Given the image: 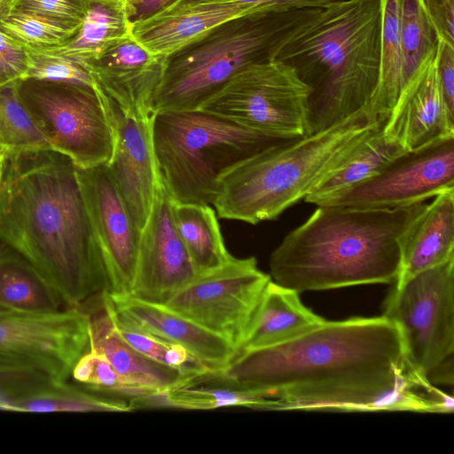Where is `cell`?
I'll return each mask as SVG.
<instances>
[{
	"mask_svg": "<svg viewBox=\"0 0 454 454\" xmlns=\"http://www.w3.org/2000/svg\"><path fill=\"white\" fill-rule=\"evenodd\" d=\"M129 35L131 25L125 14L123 0L98 1L90 4L79 30L71 39L59 46L41 48L89 63Z\"/></svg>",
	"mask_w": 454,
	"mask_h": 454,
	"instance_id": "25",
	"label": "cell"
},
{
	"mask_svg": "<svg viewBox=\"0 0 454 454\" xmlns=\"http://www.w3.org/2000/svg\"><path fill=\"white\" fill-rule=\"evenodd\" d=\"M452 189L454 135L403 152L376 175L322 205L393 208L424 202Z\"/></svg>",
	"mask_w": 454,
	"mask_h": 454,
	"instance_id": "12",
	"label": "cell"
},
{
	"mask_svg": "<svg viewBox=\"0 0 454 454\" xmlns=\"http://www.w3.org/2000/svg\"><path fill=\"white\" fill-rule=\"evenodd\" d=\"M90 0H6L0 12L18 9L69 25H81Z\"/></svg>",
	"mask_w": 454,
	"mask_h": 454,
	"instance_id": "35",
	"label": "cell"
},
{
	"mask_svg": "<svg viewBox=\"0 0 454 454\" xmlns=\"http://www.w3.org/2000/svg\"><path fill=\"white\" fill-rule=\"evenodd\" d=\"M381 7L379 77L369 104L386 121L406 82L400 37L401 0H381Z\"/></svg>",
	"mask_w": 454,
	"mask_h": 454,
	"instance_id": "27",
	"label": "cell"
},
{
	"mask_svg": "<svg viewBox=\"0 0 454 454\" xmlns=\"http://www.w3.org/2000/svg\"><path fill=\"white\" fill-rule=\"evenodd\" d=\"M193 2H233L260 8L264 12H290L321 6L336 0H181ZM180 2V1H179Z\"/></svg>",
	"mask_w": 454,
	"mask_h": 454,
	"instance_id": "38",
	"label": "cell"
},
{
	"mask_svg": "<svg viewBox=\"0 0 454 454\" xmlns=\"http://www.w3.org/2000/svg\"><path fill=\"white\" fill-rule=\"evenodd\" d=\"M0 145L6 153L52 149L20 100L17 81L0 86Z\"/></svg>",
	"mask_w": 454,
	"mask_h": 454,
	"instance_id": "30",
	"label": "cell"
},
{
	"mask_svg": "<svg viewBox=\"0 0 454 454\" xmlns=\"http://www.w3.org/2000/svg\"><path fill=\"white\" fill-rule=\"evenodd\" d=\"M17 90L53 150L79 168L110 163L114 119L109 98L97 82L89 86L26 79L17 81Z\"/></svg>",
	"mask_w": 454,
	"mask_h": 454,
	"instance_id": "9",
	"label": "cell"
},
{
	"mask_svg": "<svg viewBox=\"0 0 454 454\" xmlns=\"http://www.w3.org/2000/svg\"><path fill=\"white\" fill-rule=\"evenodd\" d=\"M267 13L233 2L180 1L150 19L131 25L133 38L152 54L168 57L230 20Z\"/></svg>",
	"mask_w": 454,
	"mask_h": 454,
	"instance_id": "18",
	"label": "cell"
},
{
	"mask_svg": "<svg viewBox=\"0 0 454 454\" xmlns=\"http://www.w3.org/2000/svg\"><path fill=\"white\" fill-rule=\"evenodd\" d=\"M221 373L274 402L273 411L436 412L431 384L408 366L385 317L324 320L285 343L237 356Z\"/></svg>",
	"mask_w": 454,
	"mask_h": 454,
	"instance_id": "1",
	"label": "cell"
},
{
	"mask_svg": "<svg viewBox=\"0 0 454 454\" xmlns=\"http://www.w3.org/2000/svg\"><path fill=\"white\" fill-rule=\"evenodd\" d=\"M426 206L319 205L271 253L270 276L298 294L393 284L400 271L402 238Z\"/></svg>",
	"mask_w": 454,
	"mask_h": 454,
	"instance_id": "4",
	"label": "cell"
},
{
	"mask_svg": "<svg viewBox=\"0 0 454 454\" xmlns=\"http://www.w3.org/2000/svg\"><path fill=\"white\" fill-rule=\"evenodd\" d=\"M298 12L230 20L166 57L152 113L199 110L240 69L268 58L271 44Z\"/></svg>",
	"mask_w": 454,
	"mask_h": 454,
	"instance_id": "7",
	"label": "cell"
},
{
	"mask_svg": "<svg viewBox=\"0 0 454 454\" xmlns=\"http://www.w3.org/2000/svg\"><path fill=\"white\" fill-rule=\"evenodd\" d=\"M384 123L367 103L328 128L269 146L219 177L212 207L220 218L228 220L256 224L275 219L304 200Z\"/></svg>",
	"mask_w": 454,
	"mask_h": 454,
	"instance_id": "5",
	"label": "cell"
},
{
	"mask_svg": "<svg viewBox=\"0 0 454 454\" xmlns=\"http://www.w3.org/2000/svg\"><path fill=\"white\" fill-rule=\"evenodd\" d=\"M110 297L116 312L131 325L183 346L212 372H223L236 356V350L225 340L162 304L129 294Z\"/></svg>",
	"mask_w": 454,
	"mask_h": 454,
	"instance_id": "20",
	"label": "cell"
},
{
	"mask_svg": "<svg viewBox=\"0 0 454 454\" xmlns=\"http://www.w3.org/2000/svg\"><path fill=\"white\" fill-rule=\"evenodd\" d=\"M454 258V189L434 197L401 240V265L395 282ZM394 282V283H395Z\"/></svg>",
	"mask_w": 454,
	"mask_h": 454,
	"instance_id": "21",
	"label": "cell"
},
{
	"mask_svg": "<svg viewBox=\"0 0 454 454\" xmlns=\"http://www.w3.org/2000/svg\"><path fill=\"white\" fill-rule=\"evenodd\" d=\"M89 348V315L82 308L0 315V358L29 363L58 383L67 381Z\"/></svg>",
	"mask_w": 454,
	"mask_h": 454,
	"instance_id": "13",
	"label": "cell"
},
{
	"mask_svg": "<svg viewBox=\"0 0 454 454\" xmlns=\"http://www.w3.org/2000/svg\"><path fill=\"white\" fill-rule=\"evenodd\" d=\"M26 68L25 45L0 28V86L20 80Z\"/></svg>",
	"mask_w": 454,
	"mask_h": 454,
	"instance_id": "36",
	"label": "cell"
},
{
	"mask_svg": "<svg viewBox=\"0 0 454 454\" xmlns=\"http://www.w3.org/2000/svg\"><path fill=\"white\" fill-rule=\"evenodd\" d=\"M438 74L445 103L454 114V46L447 44L444 40L438 61Z\"/></svg>",
	"mask_w": 454,
	"mask_h": 454,
	"instance_id": "39",
	"label": "cell"
},
{
	"mask_svg": "<svg viewBox=\"0 0 454 454\" xmlns=\"http://www.w3.org/2000/svg\"><path fill=\"white\" fill-rule=\"evenodd\" d=\"M0 241L28 261L67 309L108 291L106 260L77 167L58 151L6 154Z\"/></svg>",
	"mask_w": 454,
	"mask_h": 454,
	"instance_id": "2",
	"label": "cell"
},
{
	"mask_svg": "<svg viewBox=\"0 0 454 454\" xmlns=\"http://www.w3.org/2000/svg\"><path fill=\"white\" fill-rule=\"evenodd\" d=\"M80 308L89 315L90 348L101 354L142 395L161 394L189 380L179 371L144 356L117 332L107 292L91 298Z\"/></svg>",
	"mask_w": 454,
	"mask_h": 454,
	"instance_id": "19",
	"label": "cell"
},
{
	"mask_svg": "<svg viewBox=\"0 0 454 454\" xmlns=\"http://www.w3.org/2000/svg\"><path fill=\"white\" fill-rule=\"evenodd\" d=\"M6 0H0V10L2 9L4 4L5 3Z\"/></svg>",
	"mask_w": 454,
	"mask_h": 454,
	"instance_id": "43",
	"label": "cell"
},
{
	"mask_svg": "<svg viewBox=\"0 0 454 454\" xmlns=\"http://www.w3.org/2000/svg\"><path fill=\"white\" fill-rule=\"evenodd\" d=\"M27 68L20 80L32 79L94 86L95 80L78 59L27 46Z\"/></svg>",
	"mask_w": 454,
	"mask_h": 454,
	"instance_id": "34",
	"label": "cell"
},
{
	"mask_svg": "<svg viewBox=\"0 0 454 454\" xmlns=\"http://www.w3.org/2000/svg\"><path fill=\"white\" fill-rule=\"evenodd\" d=\"M152 138L160 179L170 198L210 206L224 172L284 141L200 109L153 113Z\"/></svg>",
	"mask_w": 454,
	"mask_h": 454,
	"instance_id": "6",
	"label": "cell"
},
{
	"mask_svg": "<svg viewBox=\"0 0 454 454\" xmlns=\"http://www.w3.org/2000/svg\"><path fill=\"white\" fill-rule=\"evenodd\" d=\"M0 305L27 313L67 309L35 268L13 249L0 257Z\"/></svg>",
	"mask_w": 454,
	"mask_h": 454,
	"instance_id": "26",
	"label": "cell"
},
{
	"mask_svg": "<svg viewBox=\"0 0 454 454\" xmlns=\"http://www.w3.org/2000/svg\"><path fill=\"white\" fill-rule=\"evenodd\" d=\"M135 408L130 399L95 393L67 382L15 399L10 411L21 412H128Z\"/></svg>",
	"mask_w": 454,
	"mask_h": 454,
	"instance_id": "28",
	"label": "cell"
},
{
	"mask_svg": "<svg viewBox=\"0 0 454 454\" xmlns=\"http://www.w3.org/2000/svg\"><path fill=\"white\" fill-rule=\"evenodd\" d=\"M380 127L369 133L333 171L304 198L305 202L322 205L347 189L376 175L404 150L387 139Z\"/></svg>",
	"mask_w": 454,
	"mask_h": 454,
	"instance_id": "23",
	"label": "cell"
},
{
	"mask_svg": "<svg viewBox=\"0 0 454 454\" xmlns=\"http://www.w3.org/2000/svg\"><path fill=\"white\" fill-rule=\"evenodd\" d=\"M381 0H336L299 11L268 58L294 66L310 87L311 132L369 103L379 77Z\"/></svg>",
	"mask_w": 454,
	"mask_h": 454,
	"instance_id": "3",
	"label": "cell"
},
{
	"mask_svg": "<svg viewBox=\"0 0 454 454\" xmlns=\"http://www.w3.org/2000/svg\"><path fill=\"white\" fill-rule=\"evenodd\" d=\"M171 213L197 276L215 270L234 257L225 247L212 206L171 199Z\"/></svg>",
	"mask_w": 454,
	"mask_h": 454,
	"instance_id": "24",
	"label": "cell"
},
{
	"mask_svg": "<svg viewBox=\"0 0 454 454\" xmlns=\"http://www.w3.org/2000/svg\"><path fill=\"white\" fill-rule=\"evenodd\" d=\"M310 87L296 68L263 59L236 73L200 109L276 139L309 135Z\"/></svg>",
	"mask_w": 454,
	"mask_h": 454,
	"instance_id": "10",
	"label": "cell"
},
{
	"mask_svg": "<svg viewBox=\"0 0 454 454\" xmlns=\"http://www.w3.org/2000/svg\"><path fill=\"white\" fill-rule=\"evenodd\" d=\"M12 311H15V310H12L9 308H6V307H4V306H1L0 305V315L1 314H5V313H9V312H12Z\"/></svg>",
	"mask_w": 454,
	"mask_h": 454,
	"instance_id": "42",
	"label": "cell"
},
{
	"mask_svg": "<svg viewBox=\"0 0 454 454\" xmlns=\"http://www.w3.org/2000/svg\"><path fill=\"white\" fill-rule=\"evenodd\" d=\"M80 27L18 9L0 12V28L31 47L61 45L71 39Z\"/></svg>",
	"mask_w": 454,
	"mask_h": 454,
	"instance_id": "31",
	"label": "cell"
},
{
	"mask_svg": "<svg viewBox=\"0 0 454 454\" xmlns=\"http://www.w3.org/2000/svg\"><path fill=\"white\" fill-rule=\"evenodd\" d=\"M270 280L254 257H233L194 277L162 305L225 340L237 355Z\"/></svg>",
	"mask_w": 454,
	"mask_h": 454,
	"instance_id": "11",
	"label": "cell"
},
{
	"mask_svg": "<svg viewBox=\"0 0 454 454\" xmlns=\"http://www.w3.org/2000/svg\"><path fill=\"white\" fill-rule=\"evenodd\" d=\"M70 378L76 386L91 392L128 399L143 397L101 354L90 348L76 362Z\"/></svg>",
	"mask_w": 454,
	"mask_h": 454,
	"instance_id": "33",
	"label": "cell"
},
{
	"mask_svg": "<svg viewBox=\"0 0 454 454\" xmlns=\"http://www.w3.org/2000/svg\"><path fill=\"white\" fill-rule=\"evenodd\" d=\"M400 37L407 82L439 38L422 0H401Z\"/></svg>",
	"mask_w": 454,
	"mask_h": 454,
	"instance_id": "32",
	"label": "cell"
},
{
	"mask_svg": "<svg viewBox=\"0 0 454 454\" xmlns=\"http://www.w3.org/2000/svg\"><path fill=\"white\" fill-rule=\"evenodd\" d=\"M90 2L106 1V0H90Z\"/></svg>",
	"mask_w": 454,
	"mask_h": 454,
	"instance_id": "44",
	"label": "cell"
},
{
	"mask_svg": "<svg viewBox=\"0 0 454 454\" xmlns=\"http://www.w3.org/2000/svg\"><path fill=\"white\" fill-rule=\"evenodd\" d=\"M196 276L172 218L171 198L160 179L151 213L140 231L129 295L164 304Z\"/></svg>",
	"mask_w": 454,
	"mask_h": 454,
	"instance_id": "15",
	"label": "cell"
},
{
	"mask_svg": "<svg viewBox=\"0 0 454 454\" xmlns=\"http://www.w3.org/2000/svg\"><path fill=\"white\" fill-rule=\"evenodd\" d=\"M442 43L439 37L423 57L383 124L385 137L406 151L454 135V114L447 107L438 74Z\"/></svg>",
	"mask_w": 454,
	"mask_h": 454,
	"instance_id": "16",
	"label": "cell"
},
{
	"mask_svg": "<svg viewBox=\"0 0 454 454\" xmlns=\"http://www.w3.org/2000/svg\"><path fill=\"white\" fill-rule=\"evenodd\" d=\"M181 0H123L130 25L150 19L174 6Z\"/></svg>",
	"mask_w": 454,
	"mask_h": 454,
	"instance_id": "40",
	"label": "cell"
},
{
	"mask_svg": "<svg viewBox=\"0 0 454 454\" xmlns=\"http://www.w3.org/2000/svg\"><path fill=\"white\" fill-rule=\"evenodd\" d=\"M382 316L400 332L410 369L431 385L454 382V258L393 283Z\"/></svg>",
	"mask_w": 454,
	"mask_h": 454,
	"instance_id": "8",
	"label": "cell"
},
{
	"mask_svg": "<svg viewBox=\"0 0 454 454\" xmlns=\"http://www.w3.org/2000/svg\"><path fill=\"white\" fill-rule=\"evenodd\" d=\"M6 154H7L6 152L0 145V189H1L4 164Z\"/></svg>",
	"mask_w": 454,
	"mask_h": 454,
	"instance_id": "41",
	"label": "cell"
},
{
	"mask_svg": "<svg viewBox=\"0 0 454 454\" xmlns=\"http://www.w3.org/2000/svg\"><path fill=\"white\" fill-rule=\"evenodd\" d=\"M109 102L114 119L115 146L107 166L141 231L151 213L160 182L153 146L152 115L134 116L122 111L111 98Z\"/></svg>",
	"mask_w": 454,
	"mask_h": 454,
	"instance_id": "17",
	"label": "cell"
},
{
	"mask_svg": "<svg viewBox=\"0 0 454 454\" xmlns=\"http://www.w3.org/2000/svg\"><path fill=\"white\" fill-rule=\"evenodd\" d=\"M110 309L119 334L144 356L179 371L189 380L210 372L183 346L163 340L131 325L116 312L111 297Z\"/></svg>",
	"mask_w": 454,
	"mask_h": 454,
	"instance_id": "29",
	"label": "cell"
},
{
	"mask_svg": "<svg viewBox=\"0 0 454 454\" xmlns=\"http://www.w3.org/2000/svg\"><path fill=\"white\" fill-rule=\"evenodd\" d=\"M85 203L96 230L108 273L112 295L129 294L140 231L136 226L106 164L77 168Z\"/></svg>",
	"mask_w": 454,
	"mask_h": 454,
	"instance_id": "14",
	"label": "cell"
},
{
	"mask_svg": "<svg viewBox=\"0 0 454 454\" xmlns=\"http://www.w3.org/2000/svg\"><path fill=\"white\" fill-rule=\"evenodd\" d=\"M439 37L454 46V0H422Z\"/></svg>",
	"mask_w": 454,
	"mask_h": 454,
	"instance_id": "37",
	"label": "cell"
},
{
	"mask_svg": "<svg viewBox=\"0 0 454 454\" xmlns=\"http://www.w3.org/2000/svg\"><path fill=\"white\" fill-rule=\"evenodd\" d=\"M324 320L301 302L300 294L271 279L254 322L236 356L289 341Z\"/></svg>",
	"mask_w": 454,
	"mask_h": 454,
	"instance_id": "22",
	"label": "cell"
}]
</instances>
